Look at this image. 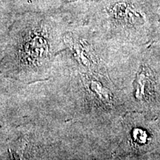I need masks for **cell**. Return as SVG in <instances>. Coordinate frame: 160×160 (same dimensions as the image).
Returning <instances> with one entry per match:
<instances>
[{
  "mask_svg": "<svg viewBox=\"0 0 160 160\" xmlns=\"http://www.w3.org/2000/svg\"><path fill=\"white\" fill-rule=\"evenodd\" d=\"M91 30L120 45L134 48L149 46V20L145 8L137 0H112L100 10L97 25Z\"/></svg>",
  "mask_w": 160,
  "mask_h": 160,
  "instance_id": "cell-1",
  "label": "cell"
},
{
  "mask_svg": "<svg viewBox=\"0 0 160 160\" xmlns=\"http://www.w3.org/2000/svg\"><path fill=\"white\" fill-rule=\"evenodd\" d=\"M151 115L128 111L117 123L111 139V159H145L151 157L154 133L149 126Z\"/></svg>",
  "mask_w": 160,
  "mask_h": 160,
  "instance_id": "cell-2",
  "label": "cell"
}]
</instances>
